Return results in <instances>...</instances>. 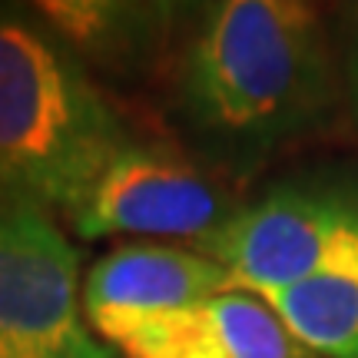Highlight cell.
<instances>
[{"instance_id":"obj_7","label":"cell","mask_w":358,"mask_h":358,"mask_svg":"<svg viewBox=\"0 0 358 358\" xmlns=\"http://www.w3.org/2000/svg\"><path fill=\"white\" fill-rule=\"evenodd\" d=\"M229 289H236L229 272L192 245L129 243L90 266L83 312L90 325L110 315H156Z\"/></svg>"},{"instance_id":"obj_2","label":"cell","mask_w":358,"mask_h":358,"mask_svg":"<svg viewBox=\"0 0 358 358\" xmlns=\"http://www.w3.org/2000/svg\"><path fill=\"white\" fill-rule=\"evenodd\" d=\"M127 129L34 7L0 3V206L70 219Z\"/></svg>"},{"instance_id":"obj_6","label":"cell","mask_w":358,"mask_h":358,"mask_svg":"<svg viewBox=\"0 0 358 358\" xmlns=\"http://www.w3.org/2000/svg\"><path fill=\"white\" fill-rule=\"evenodd\" d=\"M93 329L127 358H319L245 289L156 315H110Z\"/></svg>"},{"instance_id":"obj_5","label":"cell","mask_w":358,"mask_h":358,"mask_svg":"<svg viewBox=\"0 0 358 358\" xmlns=\"http://www.w3.org/2000/svg\"><path fill=\"white\" fill-rule=\"evenodd\" d=\"M239 209L199 166L169 146L127 143L73 216L80 239H203Z\"/></svg>"},{"instance_id":"obj_8","label":"cell","mask_w":358,"mask_h":358,"mask_svg":"<svg viewBox=\"0 0 358 358\" xmlns=\"http://www.w3.org/2000/svg\"><path fill=\"white\" fill-rule=\"evenodd\" d=\"M34 10L87 70L133 80L166 53L182 7L146 0H40Z\"/></svg>"},{"instance_id":"obj_9","label":"cell","mask_w":358,"mask_h":358,"mask_svg":"<svg viewBox=\"0 0 358 358\" xmlns=\"http://www.w3.org/2000/svg\"><path fill=\"white\" fill-rule=\"evenodd\" d=\"M319 358H358V272L252 292Z\"/></svg>"},{"instance_id":"obj_1","label":"cell","mask_w":358,"mask_h":358,"mask_svg":"<svg viewBox=\"0 0 358 358\" xmlns=\"http://www.w3.org/2000/svg\"><path fill=\"white\" fill-rule=\"evenodd\" d=\"M342 73L322 17L299 0H219L179 50L176 110L209 156L252 169L329 120Z\"/></svg>"},{"instance_id":"obj_10","label":"cell","mask_w":358,"mask_h":358,"mask_svg":"<svg viewBox=\"0 0 358 358\" xmlns=\"http://www.w3.org/2000/svg\"><path fill=\"white\" fill-rule=\"evenodd\" d=\"M338 73H342V96H345L352 120L358 127V3H352L345 13V40H342Z\"/></svg>"},{"instance_id":"obj_4","label":"cell","mask_w":358,"mask_h":358,"mask_svg":"<svg viewBox=\"0 0 358 358\" xmlns=\"http://www.w3.org/2000/svg\"><path fill=\"white\" fill-rule=\"evenodd\" d=\"M80 299V252L37 206H0V358H113Z\"/></svg>"},{"instance_id":"obj_3","label":"cell","mask_w":358,"mask_h":358,"mask_svg":"<svg viewBox=\"0 0 358 358\" xmlns=\"http://www.w3.org/2000/svg\"><path fill=\"white\" fill-rule=\"evenodd\" d=\"M192 249L219 262L245 292L358 272V173L282 179Z\"/></svg>"}]
</instances>
